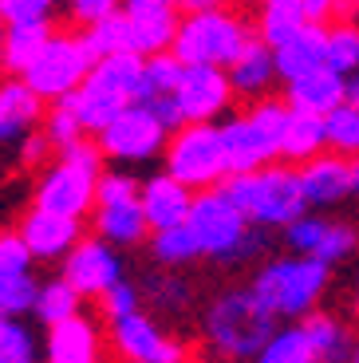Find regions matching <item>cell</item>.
<instances>
[{"instance_id": "4fadbf2b", "label": "cell", "mask_w": 359, "mask_h": 363, "mask_svg": "<svg viewBox=\"0 0 359 363\" xmlns=\"http://www.w3.org/2000/svg\"><path fill=\"white\" fill-rule=\"evenodd\" d=\"M111 344L126 363H186V344L162 332V324L143 308L111 324Z\"/></svg>"}, {"instance_id": "ffe728a7", "label": "cell", "mask_w": 359, "mask_h": 363, "mask_svg": "<svg viewBox=\"0 0 359 363\" xmlns=\"http://www.w3.org/2000/svg\"><path fill=\"white\" fill-rule=\"evenodd\" d=\"M194 194H198V190H189L186 182H178L170 170L146 178L143 190H138V198H143V213H146V221H150V233H154V229L186 225V221H189V206H194Z\"/></svg>"}, {"instance_id": "f546056e", "label": "cell", "mask_w": 359, "mask_h": 363, "mask_svg": "<svg viewBox=\"0 0 359 363\" xmlns=\"http://www.w3.org/2000/svg\"><path fill=\"white\" fill-rule=\"evenodd\" d=\"M308 16L300 9V0H260L257 9V36L265 44H280L285 36H292L297 28H304Z\"/></svg>"}, {"instance_id": "836d02e7", "label": "cell", "mask_w": 359, "mask_h": 363, "mask_svg": "<svg viewBox=\"0 0 359 363\" xmlns=\"http://www.w3.org/2000/svg\"><path fill=\"white\" fill-rule=\"evenodd\" d=\"M143 296L150 300L162 316H178V312H186L189 300H194V289H189V281L182 277L178 269H166V272H154V277H146Z\"/></svg>"}, {"instance_id": "d590c367", "label": "cell", "mask_w": 359, "mask_h": 363, "mask_svg": "<svg viewBox=\"0 0 359 363\" xmlns=\"http://www.w3.org/2000/svg\"><path fill=\"white\" fill-rule=\"evenodd\" d=\"M324 127H328V150L343 158H359V103L343 99L332 115H324Z\"/></svg>"}, {"instance_id": "4316f807", "label": "cell", "mask_w": 359, "mask_h": 363, "mask_svg": "<svg viewBox=\"0 0 359 363\" xmlns=\"http://www.w3.org/2000/svg\"><path fill=\"white\" fill-rule=\"evenodd\" d=\"M328 150V127L324 115H308V111H288L285 135H280V158L292 166L308 162V158Z\"/></svg>"}, {"instance_id": "ba28073f", "label": "cell", "mask_w": 359, "mask_h": 363, "mask_svg": "<svg viewBox=\"0 0 359 363\" xmlns=\"http://www.w3.org/2000/svg\"><path fill=\"white\" fill-rule=\"evenodd\" d=\"M249 40H253V28L221 4V9H206V12H186L170 52L182 64L229 67L245 52Z\"/></svg>"}, {"instance_id": "6da1fadb", "label": "cell", "mask_w": 359, "mask_h": 363, "mask_svg": "<svg viewBox=\"0 0 359 363\" xmlns=\"http://www.w3.org/2000/svg\"><path fill=\"white\" fill-rule=\"evenodd\" d=\"M277 312L257 296L253 284L221 289L201 312V336L217 363H253L277 332Z\"/></svg>"}, {"instance_id": "7402d4cb", "label": "cell", "mask_w": 359, "mask_h": 363, "mask_svg": "<svg viewBox=\"0 0 359 363\" xmlns=\"http://www.w3.org/2000/svg\"><path fill=\"white\" fill-rule=\"evenodd\" d=\"M272 60H277V75L285 83L300 79V75L316 72V67H328V28L308 20L292 36L272 44Z\"/></svg>"}, {"instance_id": "83f0119b", "label": "cell", "mask_w": 359, "mask_h": 363, "mask_svg": "<svg viewBox=\"0 0 359 363\" xmlns=\"http://www.w3.org/2000/svg\"><path fill=\"white\" fill-rule=\"evenodd\" d=\"M52 36V20H32V24H9L4 28V52H0V72L4 75H24L40 48Z\"/></svg>"}, {"instance_id": "7c38bea8", "label": "cell", "mask_w": 359, "mask_h": 363, "mask_svg": "<svg viewBox=\"0 0 359 363\" xmlns=\"http://www.w3.org/2000/svg\"><path fill=\"white\" fill-rule=\"evenodd\" d=\"M95 143H99V150H103L107 162L138 166V162H150V158H158L162 150H166V143H170V127H166L150 107L131 103V107H123L107 127L95 135Z\"/></svg>"}, {"instance_id": "7a4b0ae2", "label": "cell", "mask_w": 359, "mask_h": 363, "mask_svg": "<svg viewBox=\"0 0 359 363\" xmlns=\"http://www.w3.org/2000/svg\"><path fill=\"white\" fill-rule=\"evenodd\" d=\"M221 190L233 198V206L257 229H288L312 209L304 190H300V174L292 162H269L260 170L225 174Z\"/></svg>"}, {"instance_id": "d4e9b609", "label": "cell", "mask_w": 359, "mask_h": 363, "mask_svg": "<svg viewBox=\"0 0 359 363\" xmlns=\"http://www.w3.org/2000/svg\"><path fill=\"white\" fill-rule=\"evenodd\" d=\"M225 72H229V83H233V95H237V99H249V103L265 99L269 87L280 79V75H277V60H272V48L265 44L260 36H253L249 44H245V52L237 55Z\"/></svg>"}, {"instance_id": "d6a6232c", "label": "cell", "mask_w": 359, "mask_h": 363, "mask_svg": "<svg viewBox=\"0 0 359 363\" xmlns=\"http://www.w3.org/2000/svg\"><path fill=\"white\" fill-rule=\"evenodd\" d=\"M253 363H316V352H312V340H308L304 324L292 320L288 328H277L272 340L260 347V355Z\"/></svg>"}, {"instance_id": "74e56055", "label": "cell", "mask_w": 359, "mask_h": 363, "mask_svg": "<svg viewBox=\"0 0 359 363\" xmlns=\"http://www.w3.org/2000/svg\"><path fill=\"white\" fill-rule=\"evenodd\" d=\"M359 249V233L348 225V221H324V229H320V241H316V249H312V257L316 261H324V264H343L351 253Z\"/></svg>"}, {"instance_id": "681fc988", "label": "cell", "mask_w": 359, "mask_h": 363, "mask_svg": "<svg viewBox=\"0 0 359 363\" xmlns=\"http://www.w3.org/2000/svg\"><path fill=\"white\" fill-rule=\"evenodd\" d=\"M351 198H359V158H351Z\"/></svg>"}, {"instance_id": "b9f144b4", "label": "cell", "mask_w": 359, "mask_h": 363, "mask_svg": "<svg viewBox=\"0 0 359 363\" xmlns=\"http://www.w3.org/2000/svg\"><path fill=\"white\" fill-rule=\"evenodd\" d=\"M32 261H36V257L28 253L24 237H20L16 229H4V233H0V281H12L20 272H32Z\"/></svg>"}, {"instance_id": "9a60e30c", "label": "cell", "mask_w": 359, "mask_h": 363, "mask_svg": "<svg viewBox=\"0 0 359 363\" xmlns=\"http://www.w3.org/2000/svg\"><path fill=\"white\" fill-rule=\"evenodd\" d=\"M60 277L67 284H75V289L83 292V300L87 296L99 300L115 281H123V257H118V249L111 245V241H103V237H83L79 245L63 257Z\"/></svg>"}, {"instance_id": "603a6c76", "label": "cell", "mask_w": 359, "mask_h": 363, "mask_svg": "<svg viewBox=\"0 0 359 363\" xmlns=\"http://www.w3.org/2000/svg\"><path fill=\"white\" fill-rule=\"evenodd\" d=\"M343 99H348V75L332 72V67H316V72L300 75V79H292V83H285V103L292 111L332 115Z\"/></svg>"}, {"instance_id": "1f68e13d", "label": "cell", "mask_w": 359, "mask_h": 363, "mask_svg": "<svg viewBox=\"0 0 359 363\" xmlns=\"http://www.w3.org/2000/svg\"><path fill=\"white\" fill-rule=\"evenodd\" d=\"M83 44H87V52L95 55V60H103V55H115V52H135L131 48V24H126V12H111V16L95 20V24L79 28Z\"/></svg>"}, {"instance_id": "60d3db41", "label": "cell", "mask_w": 359, "mask_h": 363, "mask_svg": "<svg viewBox=\"0 0 359 363\" xmlns=\"http://www.w3.org/2000/svg\"><path fill=\"white\" fill-rule=\"evenodd\" d=\"M138 308H143V289H138V284H131L126 277H123V281H115L99 296V312H103V320H107V324H115V320L131 316V312H138Z\"/></svg>"}, {"instance_id": "cb8c5ba5", "label": "cell", "mask_w": 359, "mask_h": 363, "mask_svg": "<svg viewBox=\"0 0 359 363\" xmlns=\"http://www.w3.org/2000/svg\"><path fill=\"white\" fill-rule=\"evenodd\" d=\"M44 118V99L28 87L24 75L0 79V143H16Z\"/></svg>"}, {"instance_id": "3957f363", "label": "cell", "mask_w": 359, "mask_h": 363, "mask_svg": "<svg viewBox=\"0 0 359 363\" xmlns=\"http://www.w3.org/2000/svg\"><path fill=\"white\" fill-rule=\"evenodd\" d=\"M189 229L198 237L201 257H209L217 264H245L253 257H260V249H265L257 225L233 206V198L221 186H209V190L194 194Z\"/></svg>"}, {"instance_id": "5b68a950", "label": "cell", "mask_w": 359, "mask_h": 363, "mask_svg": "<svg viewBox=\"0 0 359 363\" xmlns=\"http://www.w3.org/2000/svg\"><path fill=\"white\" fill-rule=\"evenodd\" d=\"M143 60L138 52H115L95 60L87 72V79L79 83V91L67 95L72 111L79 115L87 135H99L111 118L123 107L138 103V83H143Z\"/></svg>"}, {"instance_id": "484cf974", "label": "cell", "mask_w": 359, "mask_h": 363, "mask_svg": "<svg viewBox=\"0 0 359 363\" xmlns=\"http://www.w3.org/2000/svg\"><path fill=\"white\" fill-rule=\"evenodd\" d=\"M300 324H304L308 340H312L316 363H351L355 332H351L340 316H332V312H308Z\"/></svg>"}, {"instance_id": "f5cc1de1", "label": "cell", "mask_w": 359, "mask_h": 363, "mask_svg": "<svg viewBox=\"0 0 359 363\" xmlns=\"http://www.w3.org/2000/svg\"><path fill=\"white\" fill-rule=\"evenodd\" d=\"M355 300H359V272H355Z\"/></svg>"}, {"instance_id": "e0dca14e", "label": "cell", "mask_w": 359, "mask_h": 363, "mask_svg": "<svg viewBox=\"0 0 359 363\" xmlns=\"http://www.w3.org/2000/svg\"><path fill=\"white\" fill-rule=\"evenodd\" d=\"M123 12L131 24V48L138 55H158L174 48L182 24L178 0H123Z\"/></svg>"}, {"instance_id": "30bf717a", "label": "cell", "mask_w": 359, "mask_h": 363, "mask_svg": "<svg viewBox=\"0 0 359 363\" xmlns=\"http://www.w3.org/2000/svg\"><path fill=\"white\" fill-rule=\"evenodd\" d=\"M166 170L189 190H209L225 182V146H221V127L217 123H182L170 130V143L162 150Z\"/></svg>"}, {"instance_id": "9c48e42d", "label": "cell", "mask_w": 359, "mask_h": 363, "mask_svg": "<svg viewBox=\"0 0 359 363\" xmlns=\"http://www.w3.org/2000/svg\"><path fill=\"white\" fill-rule=\"evenodd\" d=\"M143 182L126 170H103L99 194H95V209H91V225L95 237L111 241L115 249H135L150 241V221L143 213Z\"/></svg>"}, {"instance_id": "c3c4849f", "label": "cell", "mask_w": 359, "mask_h": 363, "mask_svg": "<svg viewBox=\"0 0 359 363\" xmlns=\"http://www.w3.org/2000/svg\"><path fill=\"white\" fill-rule=\"evenodd\" d=\"M348 103H359V72L348 75Z\"/></svg>"}, {"instance_id": "277c9868", "label": "cell", "mask_w": 359, "mask_h": 363, "mask_svg": "<svg viewBox=\"0 0 359 363\" xmlns=\"http://www.w3.org/2000/svg\"><path fill=\"white\" fill-rule=\"evenodd\" d=\"M103 162H107V158H103L99 143H87V135H83L79 143L63 146L60 158L40 170L32 206H44V209H55V213H67V218L83 221L91 209H95Z\"/></svg>"}, {"instance_id": "d6986e66", "label": "cell", "mask_w": 359, "mask_h": 363, "mask_svg": "<svg viewBox=\"0 0 359 363\" xmlns=\"http://www.w3.org/2000/svg\"><path fill=\"white\" fill-rule=\"evenodd\" d=\"M99 352H103V332L87 312H75V316L48 328V344H44L48 363H99Z\"/></svg>"}, {"instance_id": "44dd1931", "label": "cell", "mask_w": 359, "mask_h": 363, "mask_svg": "<svg viewBox=\"0 0 359 363\" xmlns=\"http://www.w3.org/2000/svg\"><path fill=\"white\" fill-rule=\"evenodd\" d=\"M297 174L308 206H340L343 198H351V158L336 155V150H324V155L300 162Z\"/></svg>"}, {"instance_id": "8992f818", "label": "cell", "mask_w": 359, "mask_h": 363, "mask_svg": "<svg viewBox=\"0 0 359 363\" xmlns=\"http://www.w3.org/2000/svg\"><path fill=\"white\" fill-rule=\"evenodd\" d=\"M332 284V264L316 261L308 253H288L272 257L257 269L253 289L257 296L277 312L280 320H304L308 312H316V304L324 300Z\"/></svg>"}, {"instance_id": "ee69618b", "label": "cell", "mask_w": 359, "mask_h": 363, "mask_svg": "<svg viewBox=\"0 0 359 363\" xmlns=\"http://www.w3.org/2000/svg\"><path fill=\"white\" fill-rule=\"evenodd\" d=\"M118 9H123V0H67V16L79 28L95 24V20L111 16V12H118Z\"/></svg>"}, {"instance_id": "52a82bcc", "label": "cell", "mask_w": 359, "mask_h": 363, "mask_svg": "<svg viewBox=\"0 0 359 363\" xmlns=\"http://www.w3.org/2000/svg\"><path fill=\"white\" fill-rule=\"evenodd\" d=\"M288 103L285 99H257L245 115H233L221 123V146H225V170L245 174L260 170L280 158V135L288 123Z\"/></svg>"}, {"instance_id": "8fae6325", "label": "cell", "mask_w": 359, "mask_h": 363, "mask_svg": "<svg viewBox=\"0 0 359 363\" xmlns=\"http://www.w3.org/2000/svg\"><path fill=\"white\" fill-rule=\"evenodd\" d=\"M91 64H95V55L87 52L79 32H52L40 55L32 60V67L24 72V79L44 103H60L72 91H79Z\"/></svg>"}, {"instance_id": "f6af8a7d", "label": "cell", "mask_w": 359, "mask_h": 363, "mask_svg": "<svg viewBox=\"0 0 359 363\" xmlns=\"http://www.w3.org/2000/svg\"><path fill=\"white\" fill-rule=\"evenodd\" d=\"M48 150H55L52 143H48V135L40 130V135H32L28 130L24 138H20V162L28 166V170H36V166H44L48 162Z\"/></svg>"}, {"instance_id": "ab89813d", "label": "cell", "mask_w": 359, "mask_h": 363, "mask_svg": "<svg viewBox=\"0 0 359 363\" xmlns=\"http://www.w3.org/2000/svg\"><path fill=\"white\" fill-rule=\"evenodd\" d=\"M36 296H40V281L32 272H20L12 281H0V312L4 316H28L36 308Z\"/></svg>"}, {"instance_id": "ac0fdd59", "label": "cell", "mask_w": 359, "mask_h": 363, "mask_svg": "<svg viewBox=\"0 0 359 363\" xmlns=\"http://www.w3.org/2000/svg\"><path fill=\"white\" fill-rule=\"evenodd\" d=\"M182 60L174 52H158L143 60V83H138V103L150 107L154 115L170 130H178L186 118L178 111V79H182Z\"/></svg>"}, {"instance_id": "2e32d148", "label": "cell", "mask_w": 359, "mask_h": 363, "mask_svg": "<svg viewBox=\"0 0 359 363\" xmlns=\"http://www.w3.org/2000/svg\"><path fill=\"white\" fill-rule=\"evenodd\" d=\"M16 233L24 237L28 253L36 261H63L83 241V221L67 218V213H55V209H44V206H32L20 218Z\"/></svg>"}, {"instance_id": "e575fe53", "label": "cell", "mask_w": 359, "mask_h": 363, "mask_svg": "<svg viewBox=\"0 0 359 363\" xmlns=\"http://www.w3.org/2000/svg\"><path fill=\"white\" fill-rule=\"evenodd\" d=\"M40 340L32 336V328L24 316H4L0 312V363H40Z\"/></svg>"}, {"instance_id": "5bb4252c", "label": "cell", "mask_w": 359, "mask_h": 363, "mask_svg": "<svg viewBox=\"0 0 359 363\" xmlns=\"http://www.w3.org/2000/svg\"><path fill=\"white\" fill-rule=\"evenodd\" d=\"M233 83L225 67L209 64H186L178 79V111L186 123H214L217 115L233 107Z\"/></svg>"}, {"instance_id": "f35d334b", "label": "cell", "mask_w": 359, "mask_h": 363, "mask_svg": "<svg viewBox=\"0 0 359 363\" xmlns=\"http://www.w3.org/2000/svg\"><path fill=\"white\" fill-rule=\"evenodd\" d=\"M44 135H48V143H52L55 150H63V146L79 143L87 130H83L79 115L72 111V103L60 99V103H52V107H48V115H44Z\"/></svg>"}, {"instance_id": "816d5d0a", "label": "cell", "mask_w": 359, "mask_h": 363, "mask_svg": "<svg viewBox=\"0 0 359 363\" xmlns=\"http://www.w3.org/2000/svg\"><path fill=\"white\" fill-rule=\"evenodd\" d=\"M351 363H359V336H355V352H351Z\"/></svg>"}, {"instance_id": "7bdbcfd3", "label": "cell", "mask_w": 359, "mask_h": 363, "mask_svg": "<svg viewBox=\"0 0 359 363\" xmlns=\"http://www.w3.org/2000/svg\"><path fill=\"white\" fill-rule=\"evenodd\" d=\"M55 0H0V20L4 24H32V20H52Z\"/></svg>"}, {"instance_id": "f907efd6", "label": "cell", "mask_w": 359, "mask_h": 363, "mask_svg": "<svg viewBox=\"0 0 359 363\" xmlns=\"http://www.w3.org/2000/svg\"><path fill=\"white\" fill-rule=\"evenodd\" d=\"M4 28H9V24H4V20H0V52H4Z\"/></svg>"}, {"instance_id": "bcb514c9", "label": "cell", "mask_w": 359, "mask_h": 363, "mask_svg": "<svg viewBox=\"0 0 359 363\" xmlns=\"http://www.w3.org/2000/svg\"><path fill=\"white\" fill-rule=\"evenodd\" d=\"M300 9L312 24H324V20H340V0H300Z\"/></svg>"}, {"instance_id": "4dcf8cb0", "label": "cell", "mask_w": 359, "mask_h": 363, "mask_svg": "<svg viewBox=\"0 0 359 363\" xmlns=\"http://www.w3.org/2000/svg\"><path fill=\"white\" fill-rule=\"evenodd\" d=\"M75 312H83V292L75 289V284H67L63 277L40 284V296H36V308H32V316H36L44 328L60 324V320L75 316Z\"/></svg>"}, {"instance_id": "8d00e7d4", "label": "cell", "mask_w": 359, "mask_h": 363, "mask_svg": "<svg viewBox=\"0 0 359 363\" xmlns=\"http://www.w3.org/2000/svg\"><path fill=\"white\" fill-rule=\"evenodd\" d=\"M328 67L340 75L359 72V24L355 20H340L328 28Z\"/></svg>"}, {"instance_id": "7dc6e473", "label": "cell", "mask_w": 359, "mask_h": 363, "mask_svg": "<svg viewBox=\"0 0 359 363\" xmlns=\"http://www.w3.org/2000/svg\"><path fill=\"white\" fill-rule=\"evenodd\" d=\"M225 0H178V12H206V9H221Z\"/></svg>"}, {"instance_id": "f1b7e54d", "label": "cell", "mask_w": 359, "mask_h": 363, "mask_svg": "<svg viewBox=\"0 0 359 363\" xmlns=\"http://www.w3.org/2000/svg\"><path fill=\"white\" fill-rule=\"evenodd\" d=\"M150 257L158 269H186V264L201 261V245L194 229L186 225H174V229H154L150 233Z\"/></svg>"}]
</instances>
